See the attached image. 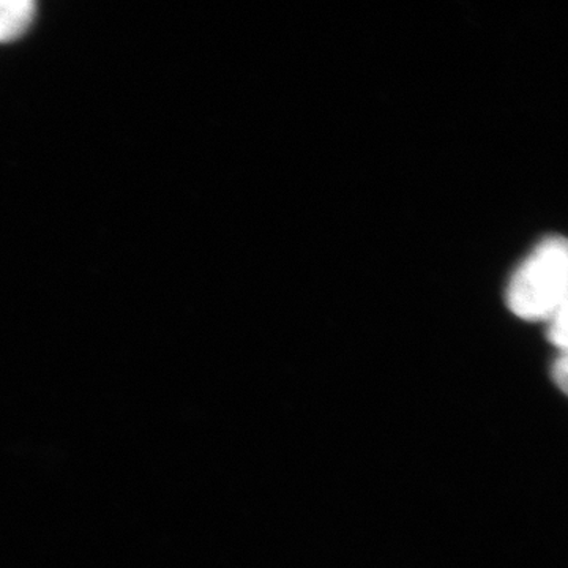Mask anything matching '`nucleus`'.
Here are the masks:
<instances>
[{
	"instance_id": "f257e3e1",
	"label": "nucleus",
	"mask_w": 568,
	"mask_h": 568,
	"mask_svg": "<svg viewBox=\"0 0 568 568\" xmlns=\"http://www.w3.org/2000/svg\"><path fill=\"white\" fill-rule=\"evenodd\" d=\"M568 248L558 235L544 239L523 260L507 284L508 310L528 323H547L567 306Z\"/></svg>"
},
{
	"instance_id": "f03ea898",
	"label": "nucleus",
	"mask_w": 568,
	"mask_h": 568,
	"mask_svg": "<svg viewBox=\"0 0 568 568\" xmlns=\"http://www.w3.org/2000/svg\"><path fill=\"white\" fill-rule=\"evenodd\" d=\"M32 0H0V43L20 39L36 20Z\"/></svg>"
},
{
	"instance_id": "7ed1b4c3",
	"label": "nucleus",
	"mask_w": 568,
	"mask_h": 568,
	"mask_svg": "<svg viewBox=\"0 0 568 568\" xmlns=\"http://www.w3.org/2000/svg\"><path fill=\"white\" fill-rule=\"evenodd\" d=\"M548 339L560 353H567V306L560 308L547 321Z\"/></svg>"
},
{
	"instance_id": "20e7f679",
	"label": "nucleus",
	"mask_w": 568,
	"mask_h": 568,
	"mask_svg": "<svg viewBox=\"0 0 568 568\" xmlns=\"http://www.w3.org/2000/svg\"><path fill=\"white\" fill-rule=\"evenodd\" d=\"M551 376L555 379L556 386L566 394L568 383V361L567 353H560L552 364Z\"/></svg>"
}]
</instances>
